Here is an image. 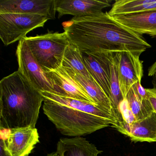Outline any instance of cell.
Here are the masks:
<instances>
[{"label":"cell","mask_w":156,"mask_h":156,"mask_svg":"<svg viewBox=\"0 0 156 156\" xmlns=\"http://www.w3.org/2000/svg\"><path fill=\"white\" fill-rule=\"evenodd\" d=\"M126 98L136 120L147 118L154 112L148 99L142 98L132 87Z\"/></svg>","instance_id":"obj_21"},{"label":"cell","mask_w":156,"mask_h":156,"mask_svg":"<svg viewBox=\"0 0 156 156\" xmlns=\"http://www.w3.org/2000/svg\"><path fill=\"white\" fill-rule=\"evenodd\" d=\"M44 98L19 71L0 82L1 128H35Z\"/></svg>","instance_id":"obj_2"},{"label":"cell","mask_w":156,"mask_h":156,"mask_svg":"<svg viewBox=\"0 0 156 156\" xmlns=\"http://www.w3.org/2000/svg\"><path fill=\"white\" fill-rule=\"evenodd\" d=\"M70 42L83 53L128 51L140 55L151 47L142 35L116 21L108 12L73 17L62 23Z\"/></svg>","instance_id":"obj_1"},{"label":"cell","mask_w":156,"mask_h":156,"mask_svg":"<svg viewBox=\"0 0 156 156\" xmlns=\"http://www.w3.org/2000/svg\"><path fill=\"white\" fill-rule=\"evenodd\" d=\"M111 53H83L87 71L109 99Z\"/></svg>","instance_id":"obj_11"},{"label":"cell","mask_w":156,"mask_h":156,"mask_svg":"<svg viewBox=\"0 0 156 156\" xmlns=\"http://www.w3.org/2000/svg\"><path fill=\"white\" fill-rule=\"evenodd\" d=\"M140 55L130 52L118 53V72L119 85L124 98L132 86L141 82L143 75V62Z\"/></svg>","instance_id":"obj_8"},{"label":"cell","mask_w":156,"mask_h":156,"mask_svg":"<svg viewBox=\"0 0 156 156\" xmlns=\"http://www.w3.org/2000/svg\"><path fill=\"white\" fill-rule=\"evenodd\" d=\"M56 0H1L0 13L35 14L55 19Z\"/></svg>","instance_id":"obj_7"},{"label":"cell","mask_w":156,"mask_h":156,"mask_svg":"<svg viewBox=\"0 0 156 156\" xmlns=\"http://www.w3.org/2000/svg\"><path fill=\"white\" fill-rule=\"evenodd\" d=\"M148 75L152 77V83L153 88L156 89V61L149 67L148 69Z\"/></svg>","instance_id":"obj_24"},{"label":"cell","mask_w":156,"mask_h":156,"mask_svg":"<svg viewBox=\"0 0 156 156\" xmlns=\"http://www.w3.org/2000/svg\"><path fill=\"white\" fill-rule=\"evenodd\" d=\"M110 98L115 117L118 121L119 108L124 99L119 85L118 72V53H112L110 58Z\"/></svg>","instance_id":"obj_20"},{"label":"cell","mask_w":156,"mask_h":156,"mask_svg":"<svg viewBox=\"0 0 156 156\" xmlns=\"http://www.w3.org/2000/svg\"><path fill=\"white\" fill-rule=\"evenodd\" d=\"M61 66L72 69L75 73L89 79H94L87 69L83 52L77 46L70 42L65 52Z\"/></svg>","instance_id":"obj_19"},{"label":"cell","mask_w":156,"mask_h":156,"mask_svg":"<svg viewBox=\"0 0 156 156\" xmlns=\"http://www.w3.org/2000/svg\"><path fill=\"white\" fill-rule=\"evenodd\" d=\"M112 127L129 137L134 142H156V113L153 112L147 118L131 124L117 122Z\"/></svg>","instance_id":"obj_10"},{"label":"cell","mask_w":156,"mask_h":156,"mask_svg":"<svg viewBox=\"0 0 156 156\" xmlns=\"http://www.w3.org/2000/svg\"><path fill=\"white\" fill-rule=\"evenodd\" d=\"M34 56L45 73L61 66L70 41L65 32H49L24 38Z\"/></svg>","instance_id":"obj_4"},{"label":"cell","mask_w":156,"mask_h":156,"mask_svg":"<svg viewBox=\"0 0 156 156\" xmlns=\"http://www.w3.org/2000/svg\"><path fill=\"white\" fill-rule=\"evenodd\" d=\"M64 69L83 87L87 94L92 98L97 105L110 113L115 118L111 101L94 79H90L83 76L79 74L75 73L72 69Z\"/></svg>","instance_id":"obj_16"},{"label":"cell","mask_w":156,"mask_h":156,"mask_svg":"<svg viewBox=\"0 0 156 156\" xmlns=\"http://www.w3.org/2000/svg\"><path fill=\"white\" fill-rule=\"evenodd\" d=\"M156 10V0H116L108 14L112 17Z\"/></svg>","instance_id":"obj_18"},{"label":"cell","mask_w":156,"mask_h":156,"mask_svg":"<svg viewBox=\"0 0 156 156\" xmlns=\"http://www.w3.org/2000/svg\"><path fill=\"white\" fill-rule=\"evenodd\" d=\"M39 137L36 128L13 129H10L5 143L12 156H29L40 142Z\"/></svg>","instance_id":"obj_12"},{"label":"cell","mask_w":156,"mask_h":156,"mask_svg":"<svg viewBox=\"0 0 156 156\" xmlns=\"http://www.w3.org/2000/svg\"><path fill=\"white\" fill-rule=\"evenodd\" d=\"M56 152L60 156H98L103 152L85 138H62L57 144Z\"/></svg>","instance_id":"obj_15"},{"label":"cell","mask_w":156,"mask_h":156,"mask_svg":"<svg viewBox=\"0 0 156 156\" xmlns=\"http://www.w3.org/2000/svg\"><path fill=\"white\" fill-rule=\"evenodd\" d=\"M111 2L108 0H56V10L59 18L68 14L74 17L94 16L110 7Z\"/></svg>","instance_id":"obj_13"},{"label":"cell","mask_w":156,"mask_h":156,"mask_svg":"<svg viewBox=\"0 0 156 156\" xmlns=\"http://www.w3.org/2000/svg\"><path fill=\"white\" fill-rule=\"evenodd\" d=\"M43 110L48 119L64 136L88 135L114 123L99 117L44 98Z\"/></svg>","instance_id":"obj_3"},{"label":"cell","mask_w":156,"mask_h":156,"mask_svg":"<svg viewBox=\"0 0 156 156\" xmlns=\"http://www.w3.org/2000/svg\"><path fill=\"white\" fill-rule=\"evenodd\" d=\"M48 20L47 17L35 14L0 13V38L8 46L26 38L31 31L43 27Z\"/></svg>","instance_id":"obj_5"},{"label":"cell","mask_w":156,"mask_h":156,"mask_svg":"<svg viewBox=\"0 0 156 156\" xmlns=\"http://www.w3.org/2000/svg\"><path fill=\"white\" fill-rule=\"evenodd\" d=\"M45 73L54 88V94L96 105L83 87L62 66Z\"/></svg>","instance_id":"obj_9"},{"label":"cell","mask_w":156,"mask_h":156,"mask_svg":"<svg viewBox=\"0 0 156 156\" xmlns=\"http://www.w3.org/2000/svg\"><path fill=\"white\" fill-rule=\"evenodd\" d=\"M111 17L121 25L136 33L156 38V10Z\"/></svg>","instance_id":"obj_14"},{"label":"cell","mask_w":156,"mask_h":156,"mask_svg":"<svg viewBox=\"0 0 156 156\" xmlns=\"http://www.w3.org/2000/svg\"><path fill=\"white\" fill-rule=\"evenodd\" d=\"M137 93L144 99H148V95L145 88L141 86V82H137L132 87Z\"/></svg>","instance_id":"obj_23"},{"label":"cell","mask_w":156,"mask_h":156,"mask_svg":"<svg viewBox=\"0 0 156 156\" xmlns=\"http://www.w3.org/2000/svg\"><path fill=\"white\" fill-rule=\"evenodd\" d=\"M16 54L19 64L18 71L40 92L55 94L54 88L51 81L24 39L19 41Z\"/></svg>","instance_id":"obj_6"},{"label":"cell","mask_w":156,"mask_h":156,"mask_svg":"<svg viewBox=\"0 0 156 156\" xmlns=\"http://www.w3.org/2000/svg\"><path fill=\"white\" fill-rule=\"evenodd\" d=\"M0 156H12L6 147L5 140L2 138L0 141Z\"/></svg>","instance_id":"obj_25"},{"label":"cell","mask_w":156,"mask_h":156,"mask_svg":"<svg viewBox=\"0 0 156 156\" xmlns=\"http://www.w3.org/2000/svg\"><path fill=\"white\" fill-rule=\"evenodd\" d=\"M148 95V99L150 103L153 111L156 113V89L145 88Z\"/></svg>","instance_id":"obj_22"},{"label":"cell","mask_w":156,"mask_h":156,"mask_svg":"<svg viewBox=\"0 0 156 156\" xmlns=\"http://www.w3.org/2000/svg\"><path fill=\"white\" fill-rule=\"evenodd\" d=\"M46 156H59L58 153H57V152H52V153H50V154H48V155Z\"/></svg>","instance_id":"obj_26"},{"label":"cell","mask_w":156,"mask_h":156,"mask_svg":"<svg viewBox=\"0 0 156 156\" xmlns=\"http://www.w3.org/2000/svg\"><path fill=\"white\" fill-rule=\"evenodd\" d=\"M41 94L45 99L73 108L93 115L111 121L114 124L117 122L116 119L110 113L94 104L74 98L60 96L48 92H41Z\"/></svg>","instance_id":"obj_17"}]
</instances>
